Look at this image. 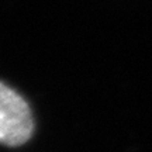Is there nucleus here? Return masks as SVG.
I'll list each match as a JSON object with an SVG mask.
<instances>
[{"label":"nucleus","mask_w":152,"mask_h":152,"mask_svg":"<svg viewBox=\"0 0 152 152\" xmlns=\"http://www.w3.org/2000/svg\"><path fill=\"white\" fill-rule=\"evenodd\" d=\"M34 120L27 102L0 82V144L18 147L30 140Z\"/></svg>","instance_id":"nucleus-1"}]
</instances>
